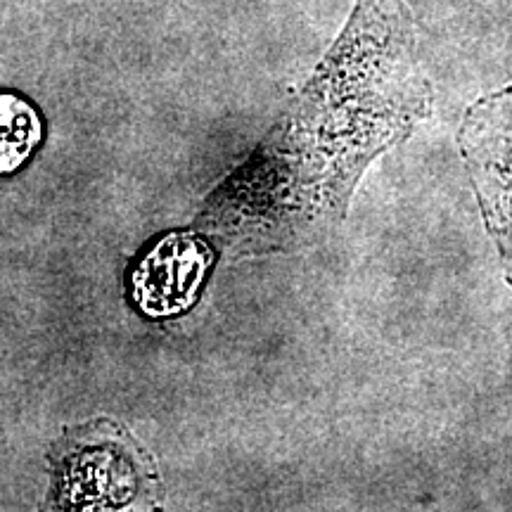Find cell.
<instances>
[{
    "label": "cell",
    "instance_id": "6da1fadb",
    "mask_svg": "<svg viewBox=\"0 0 512 512\" xmlns=\"http://www.w3.org/2000/svg\"><path fill=\"white\" fill-rule=\"evenodd\" d=\"M406 0H358L302 102L245 178L228 216L264 240H302L347 219L370 164L432 114Z\"/></svg>",
    "mask_w": 512,
    "mask_h": 512
},
{
    "label": "cell",
    "instance_id": "7a4b0ae2",
    "mask_svg": "<svg viewBox=\"0 0 512 512\" xmlns=\"http://www.w3.org/2000/svg\"><path fill=\"white\" fill-rule=\"evenodd\" d=\"M456 143L484 230L512 290V83L467 107Z\"/></svg>",
    "mask_w": 512,
    "mask_h": 512
},
{
    "label": "cell",
    "instance_id": "3957f363",
    "mask_svg": "<svg viewBox=\"0 0 512 512\" xmlns=\"http://www.w3.org/2000/svg\"><path fill=\"white\" fill-rule=\"evenodd\" d=\"M214 252L207 242L188 233L164 235L143 254L128 275L133 304L150 318L176 316L197 302Z\"/></svg>",
    "mask_w": 512,
    "mask_h": 512
},
{
    "label": "cell",
    "instance_id": "277c9868",
    "mask_svg": "<svg viewBox=\"0 0 512 512\" xmlns=\"http://www.w3.org/2000/svg\"><path fill=\"white\" fill-rule=\"evenodd\" d=\"M43 138L36 107L15 93H0V176L15 174Z\"/></svg>",
    "mask_w": 512,
    "mask_h": 512
}]
</instances>
